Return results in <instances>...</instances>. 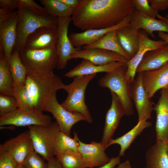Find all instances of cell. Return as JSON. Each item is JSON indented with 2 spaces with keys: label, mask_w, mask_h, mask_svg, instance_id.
Instances as JSON below:
<instances>
[{
  "label": "cell",
  "mask_w": 168,
  "mask_h": 168,
  "mask_svg": "<svg viewBox=\"0 0 168 168\" xmlns=\"http://www.w3.org/2000/svg\"><path fill=\"white\" fill-rule=\"evenodd\" d=\"M168 142H156L147 151L145 168H168Z\"/></svg>",
  "instance_id": "cell-24"
},
{
  "label": "cell",
  "mask_w": 168,
  "mask_h": 168,
  "mask_svg": "<svg viewBox=\"0 0 168 168\" xmlns=\"http://www.w3.org/2000/svg\"><path fill=\"white\" fill-rule=\"evenodd\" d=\"M18 108L17 101L13 96L0 94V115H5Z\"/></svg>",
  "instance_id": "cell-34"
},
{
  "label": "cell",
  "mask_w": 168,
  "mask_h": 168,
  "mask_svg": "<svg viewBox=\"0 0 168 168\" xmlns=\"http://www.w3.org/2000/svg\"><path fill=\"white\" fill-rule=\"evenodd\" d=\"M134 9V0H80L71 18L83 31L105 29L119 24Z\"/></svg>",
  "instance_id": "cell-1"
},
{
  "label": "cell",
  "mask_w": 168,
  "mask_h": 168,
  "mask_svg": "<svg viewBox=\"0 0 168 168\" xmlns=\"http://www.w3.org/2000/svg\"><path fill=\"white\" fill-rule=\"evenodd\" d=\"M52 123L50 116L42 112L26 111L19 109L0 117V127L9 125L17 126L47 125Z\"/></svg>",
  "instance_id": "cell-9"
},
{
  "label": "cell",
  "mask_w": 168,
  "mask_h": 168,
  "mask_svg": "<svg viewBox=\"0 0 168 168\" xmlns=\"http://www.w3.org/2000/svg\"><path fill=\"white\" fill-rule=\"evenodd\" d=\"M152 125V123L147 120L143 119L139 120L132 129L123 136L115 139L111 138L108 143L107 147L114 144L119 145L120 149L119 156H123L126 150L130 147L136 138L145 129Z\"/></svg>",
  "instance_id": "cell-27"
},
{
  "label": "cell",
  "mask_w": 168,
  "mask_h": 168,
  "mask_svg": "<svg viewBox=\"0 0 168 168\" xmlns=\"http://www.w3.org/2000/svg\"><path fill=\"white\" fill-rule=\"evenodd\" d=\"M116 31L121 47L131 59L137 53L138 49V30L129 25L123 27Z\"/></svg>",
  "instance_id": "cell-26"
},
{
  "label": "cell",
  "mask_w": 168,
  "mask_h": 168,
  "mask_svg": "<svg viewBox=\"0 0 168 168\" xmlns=\"http://www.w3.org/2000/svg\"><path fill=\"white\" fill-rule=\"evenodd\" d=\"M119 156L110 158L109 162L100 167L97 168H114L115 166L120 163V157Z\"/></svg>",
  "instance_id": "cell-41"
},
{
  "label": "cell",
  "mask_w": 168,
  "mask_h": 168,
  "mask_svg": "<svg viewBox=\"0 0 168 168\" xmlns=\"http://www.w3.org/2000/svg\"><path fill=\"white\" fill-rule=\"evenodd\" d=\"M47 161V168H63L58 159L54 156L51 158Z\"/></svg>",
  "instance_id": "cell-43"
},
{
  "label": "cell",
  "mask_w": 168,
  "mask_h": 168,
  "mask_svg": "<svg viewBox=\"0 0 168 168\" xmlns=\"http://www.w3.org/2000/svg\"><path fill=\"white\" fill-rule=\"evenodd\" d=\"M168 62V44L147 52L139 65L137 72L157 69Z\"/></svg>",
  "instance_id": "cell-25"
},
{
  "label": "cell",
  "mask_w": 168,
  "mask_h": 168,
  "mask_svg": "<svg viewBox=\"0 0 168 168\" xmlns=\"http://www.w3.org/2000/svg\"><path fill=\"white\" fill-rule=\"evenodd\" d=\"M132 15L126 17L119 24L108 28L89 29L79 33H72L68 35L69 39L73 46L80 48L82 46L91 44L99 40L107 33L116 30L125 26L130 25Z\"/></svg>",
  "instance_id": "cell-18"
},
{
  "label": "cell",
  "mask_w": 168,
  "mask_h": 168,
  "mask_svg": "<svg viewBox=\"0 0 168 168\" xmlns=\"http://www.w3.org/2000/svg\"><path fill=\"white\" fill-rule=\"evenodd\" d=\"M57 75L27 72L25 85L13 89V96L18 103V109L29 111L43 112L48 98L64 85Z\"/></svg>",
  "instance_id": "cell-2"
},
{
  "label": "cell",
  "mask_w": 168,
  "mask_h": 168,
  "mask_svg": "<svg viewBox=\"0 0 168 168\" xmlns=\"http://www.w3.org/2000/svg\"><path fill=\"white\" fill-rule=\"evenodd\" d=\"M9 64L13 89L23 86L25 83L27 71L21 61L19 52L13 50L10 55Z\"/></svg>",
  "instance_id": "cell-30"
},
{
  "label": "cell",
  "mask_w": 168,
  "mask_h": 168,
  "mask_svg": "<svg viewBox=\"0 0 168 168\" xmlns=\"http://www.w3.org/2000/svg\"><path fill=\"white\" fill-rule=\"evenodd\" d=\"M126 63L115 62L105 65H97L87 60L83 59L78 64L66 73L64 76L73 78L77 76L96 74L100 72H110Z\"/></svg>",
  "instance_id": "cell-23"
},
{
  "label": "cell",
  "mask_w": 168,
  "mask_h": 168,
  "mask_svg": "<svg viewBox=\"0 0 168 168\" xmlns=\"http://www.w3.org/2000/svg\"><path fill=\"white\" fill-rule=\"evenodd\" d=\"M158 36L162 40L166 41L168 44V34L163 32H159Z\"/></svg>",
  "instance_id": "cell-46"
},
{
  "label": "cell",
  "mask_w": 168,
  "mask_h": 168,
  "mask_svg": "<svg viewBox=\"0 0 168 168\" xmlns=\"http://www.w3.org/2000/svg\"><path fill=\"white\" fill-rule=\"evenodd\" d=\"M115 168H132L130 161L127 160L118 164Z\"/></svg>",
  "instance_id": "cell-45"
},
{
  "label": "cell",
  "mask_w": 168,
  "mask_h": 168,
  "mask_svg": "<svg viewBox=\"0 0 168 168\" xmlns=\"http://www.w3.org/2000/svg\"><path fill=\"white\" fill-rule=\"evenodd\" d=\"M111 103L107 111L105 117L102 137L100 142L106 150L110 140L112 138L117 129L122 117L125 115V112L120 100L117 95L110 91Z\"/></svg>",
  "instance_id": "cell-14"
},
{
  "label": "cell",
  "mask_w": 168,
  "mask_h": 168,
  "mask_svg": "<svg viewBox=\"0 0 168 168\" xmlns=\"http://www.w3.org/2000/svg\"><path fill=\"white\" fill-rule=\"evenodd\" d=\"M40 2L49 15L58 18L71 16L73 9L69 7L60 0H40Z\"/></svg>",
  "instance_id": "cell-32"
},
{
  "label": "cell",
  "mask_w": 168,
  "mask_h": 168,
  "mask_svg": "<svg viewBox=\"0 0 168 168\" xmlns=\"http://www.w3.org/2000/svg\"><path fill=\"white\" fill-rule=\"evenodd\" d=\"M18 18V11H15L11 17L0 24V48L8 60L16 40Z\"/></svg>",
  "instance_id": "cell-20"
},
{
  "label": "cell",
  "mask_w": 168,
  "mask_h": 168,
  "mask_svg": "<svg viewBox=\"0 0 168 168\" xmlns=\"http://www.w3.org/2000/svg\"><path fill=\"white\" fill-rule=\"evenodd\" d=\"M15 2L17 10L25 8L36 14H48L44 7H41L33 0H15Z\"/></svg>",
  "instance_id": "cell-36"
},
{
  "label": "cell",
  "mask_w": 168,
  "mask_h": 168,
  "mask_svg": "<svg viewBox=\"0 0 168 168\" xmlns=\"http://www.w3.org/2000/svg\"><path fill=\"white\" fill-rule=\"evenodd\" d=\"M18 168H24V167L22 165H19Z\"/></svg>",
  "instance_id": "cell-48"
},
{
  "label": "cell",
  "mask_w": 168,
  "mask_h": 168,
  "mask_svg": "<svg viewBox=\"0 0 168 168\" xmlns=\"http://www.w3.org/2000/svg\"><path fill=\"white\" fill-rule=\"evenodd\" d=\"M160 96L153 107L156 113L155 125L156 142H168V92L161 89Z\"/></svg>",
  "instance_id": "cell-19"
},
{
  "label": "cell",
  "mask_w": 168,
  "mask_h": 168,
  "mask_svg": "<svg viewBox=\"0 0 168 168\" xmlns=\"http://www.w3.org/2000/svg\"><path fill=\"white\" fill-rule=\"evenodd\" d=\"M18 166L10 155L0 147V168H18Z\"/></svg>",
  "instance_id": "cell-38"
},
{
  "label": "cell",
  "mask_w": 168,
  "mask_h": 168,
  "mask_svg": "<svg viewBox=\"0 0 168 168\" xmlns=\"http://www.w3.org/2000/svg\"><path fill=\"white\" fill-rule=\"evenodd\" d=\"M135 8L143 14L153 18L157 16L158 11L152 8L148 0H134Z\"/></svg>",
  "instance_id": "cell-37"
},
{
  "label": "cell",
  "mask_w": 168,
  "mask_h": 168,
  "mask_svg": "<svg viewBox=\"0 0 168 168\" xmlns=\"http://www.w3.org/2000/svg\"><path fill=\"white\" fill-rule=\"evenodd\" d=\"M142 73L143 84L151 98L158 90L168 86V62L157 69Z\"/></svg>",
  "instance_id": "cell-21"
},
{
  "label": "cell",
  "mask_w": 168,
  "mask_h": 168,
  "mask_svg": "<svg viewBox=\"0 0 168 168\" xmlns=\"http://www.w3.org/2000/svg\"></svg>",
  "instance_id": "cell-51"
},
{
  "label": "cell",
  "mask_w": 168,
  "mask_h": 168,
  "mask_svg": "<svg viewBox=\"0 0 168 168\" xmlns=\"http://www.w3.org/2000/svg\"><path fill=\"white\" fill-rule=\"evenodd\" d=\"M19 54L27 72L51 74L57 67L58 57L56 47L40 50L23 48Z\"/></svg>",
  "instance_id": "cell-6"
},
{
  "label": "cell",
  "mask_w": 168,
  "mask_h": 168,
  "mask_svg": "<svg viewBox=\"0 0 168 168\" xmlns=\"http://www.w3.org/2000/svg\"><path fill=\"white\" fill-rule=\"evenodd\" d=\"M17 10L19 18L17 36L13 50L19 52L23 48L27 37L36 30L42 27L58 26V20L57 17L49 14H36L25 8Z\"/></svg>",
  "instance_id": "cell-3"
},
{
  "label": "cell",
  "mask_w": 168,
  "mask_h": 168,
  "mask_svg": "<svg viewBox=\"0 0 168 168\" xmlns=\"http://www.w3.org/2000/svg\"><path fill=\"white\" fill-rule=\"evenodd\" d=\"M168 92V86H167V87L166 88Z\"/></svg>",
  "instance_id": "cell-50"
},
{
  "label": "cell",
  "mask_w": 168,
  "mask_h": 168,
  "mask_svg": "<svg viewBox=\"0 0 168 168\" xmlns=\"http://www.w3.org/2000/svg\"><path fill=\"white\" fill-rule=\"evenodd\" d=\"M69 7L73 9L78 5L80 0H60Z\"/></svg>",
  "instance_id": "cell-44"
},
{
  "label": "cell",
  "mask_w": 168,
  "mask_h": 168,
  "mask_svg": "<svg viewBox=\"0 0 168 168\" xmlns=\"http://www.w3.org/2000/svg\"><path fill=\"white\" fill-rule=\"evenodd\" d=\"M96 75L75 77L70 84H64L62 88L68 93L67 97L61 104L62 106L69 111L82 114L90 123L92 122V119L85 103V92L89 83Z\"/></svg>",
  "instance_id": "cell-4"
},
{
  "label": "cell",
  "mask_w": 168,
  "mask_h": 168,
  "mask_svg": "<svg viewBox=\"0 0 168 168\" xmlns=\"http://www.w3.org/2000/svg\"><path fill=\"white\" fill-rule=\"evenodd\" d=\"M14 11H8L0 8V24L6 21L11 17Z\"/></svg>",
  "instance_id": "cell-42"
},
{
  "label": "cell",
  "mask_w": 168,
  "mask_h": 168,
  "mask_svg": "<svg viewBox=\"0 0 168 168\" xmlns=\"http://www.w3.org/2000/svg\"><path fill=\"white\" fill-rule=\"evenodd\" d=\"M78 138L77 133L74 132V138H71L59 131L56 134L53 144L54 155L56 157L64 154L79 152Z\"/></svg>",
  "instance_id": "cell-28"
},
{
  "label": "cell",
  "mask_w": 168,
  "mask_h": 168,
  "mask_svg": "<svg viewBox=\"0 0 168 168\" xmlns=\"http://www.w3.org/2000/svg\"><path fill=\"white\" fill-rule=\"evenodd\" d=\"M34 151L47 161L54 157L52 146L55 136L60 131L56 122L47 125L28 126Z\"/></svg>",
  "instance_id": "cell-7"
},
{
  "label": "cell",
  "mask_w": 168,
  "mask_h": 168,
  "mask_svg": "<svg viewBox=\"0 0 168 168\" xmlns=\"http://www.w3.org/2000/svg\"><path fill=\"white\" fill-rule=\"evenodd\" d=\"M43 110L51 113L56 120L60 131L70 137L72 126L81 121H86V118L82 114L68 110L59 104L57 99L56 92L47 100Z\"/></svg>",
  "instance_id": "cell-8"
},
{
  "label": "cell",
  "mask_w": 168,
  "mask_h": 168,
  "mask_svg": "<svg viewBox=\"0 0 168 168\" xmlns=\"http://www.w3.org/2000/svg\"><path fill=\"white\" fill-rule=\"evenodd\" d=\"M63 168H86L79 152L68 153L56 157Z\"/></svg>",
  "instance_id": "cell-33"
},
{
  "label": "cell",
  "mask_w": 168,
  "mask_h": 168,
  "mask_svg": "<svg viewBox=\"0 0 168 168\" xmlns=\"http://www.w3.org/2000/svg\"><path fill=\"white\" fill-rule=\"evenodd\" d=\"M0 93L13 96V82L9 69V60L7 59L0 48Z\"/></svg>",
  "instance_id": "cell-31"
},
{
  "label": "cell",
  "mask_w": 168,
  "mask_h": 168,
  "mask_svg": "<svg viewBox=\"0 0 168 168\" xmlns=\"http://www.w3.org/2000/svg\"><path fill=\"white\" fill-rule=\"evenodd\" d=\"M157 17L160 19L161 20H162L163 21L165 22L168 25V20L164 17V16H162L158 14Z\"/></svg>",
  "instance_id": "cell-47"
},
{
  "label": "cell",
  "mask_w": 168,
  "mask_h": 168,
  "mask_svg": "<svg viewBox=\"0 0 168 168\" xmlns=\"http://www.w3.org/2000/svg\"><path fill=\"white\" fill-rule=\"evenodd\" d=\"M126 63L116 70L106 73L98 80L99 86L109 89L115 94L120 100L123 106L125 115H132L134 113L133 104L130 95L131 83L126 76Z\"/></svg>",
  "instance_id": "cell-5"
},
{
  "label": "cell",
  "mask_w": 168,
  "mask_h": 168,
  "mask_svg": "<svg viewBox=\"0 0 168 168\" xmlns=\"http://www.w3.org/2000/svg\"><path fill=\"white\" fill-rule=\"evenodd\" d=\"M142 76V72H138L130 89V96L138 113V121L150 119L154 107V103L144 87Z\"/></svg>",
  "instance_id": "cell-10"
},
{
  "label": "cell",
  "mask_w": 168,
  "mask_h": 168,
  "mask_svg": "<svg viewBox=\"0 0 168 168\" xmlns=\"http://www.w3.org/2000/svg\"><path fill=\"white\" fill-rule=\"evenodd\" d=\"M22 165L24 168H47L48 163L34 150L31 151L25 159Z\"/></svg>",
  "instance_id": "cell-35"
},
{
  "label": "cell",
  "mask_w": 168,
  "mask_h": 168,
  "mask_svg": "<svg viewBox=\"0 0 168 168\" xmlns=\"http://www.w3.org/2000/svg\"><path fill=\"white\" fill-rule=\"evenodd\" d=\"M58 18V38L56 47L58 59L57 68L58 69H62L66 67L71 54L81 49L73 46L68 35L69 25L72 21L71 16Z\"/></svg>",
  "instance_id": "cell-11"
},
{
  "label": "cell",
  "mask_w": 168,
  "mask_h": 168,
  "mask_svg": "<svg viewBox=\"0 0 168 168\" xmlns=\"http://www.w3.org/2000/svg\"><path fill=\"white\" fill-rule=\"evenodd\" d=\"M130 26L137 30H143L152 38L155 37L154 31L168 34V25L165 22L148 16L135 8L132 14Z\"/></svg>",
  "instance_id": "cell-22"
},
{
  "label": "cell",
  "mask_w": 168,
  "mask_h": 168,
  "mask_svg": "<svg viewBox=\"0 0 168 168\" xmlns=\"http://www.w3.org/2000/svg\"><path fill=\"white\" fill-rule=\"evenodd\" d=\"M164 16L165 18L166 19L168 20V13L166 15Z\"/></svg>",
  "instance_id": "cell-49"
},
{
  "label": "cell",
  "mask_w": 168,
  "mask_h": 168,
  "mask_svg": "<svg viewBox=\"0 0 168 168\" xmlns=\"http://www.w3.org/2000/svg\"><path fill=\"white\" fill-rule=\"evenodd\" d=\"M139 45L134 56L126 63V76L131 84L135 79L137 69L145 54L148 52L157 49L168 44L163 40H155L149 38L143 30H138Z\"/></svg>",
  "instance_id": "cell-12"
},
{
  "label": "cell",
  "mask_w": 168,
  "mask_h": 168,
  "mask_svg": "<svg viewBox=\"0 0 168 168\" xmlns=\"http://www.w3.org/2000/svg\"><path fill=\"white\" fill-rule=\"evenodd\" d=\"M58 38L57 27H41L27 37L23 48L40 50L54 48L56 46Z\"/></svg>",
  "instance_id": "cell-16"
},
{
  "label": "cell",
  "mask_w": 168,
  "mask_h": 168,
  "mask_svg": "<svg viewBox=\"0 0 168 168\" xmlns=\"http://www.w3.org/2000/svg\"><path fill=\"white\" fill-rule=\"evenodd\" d=\"M78 142V151L86 168L100 167L110 161V158L105 153V149L100 142L93 141L90 144H86L79 138Z\"/></svg>",
  "instance_id": "cell-15"
},
{
  "label": "cell",
  "mask_w": 168,
  "mask_h": 168,
  "mask_svg": "<svg viewBox=\"0 0 168 168\" xmlns=\"http://www.w3.org/2000/svg\"><path fill=\"white\" fill-rule=\"evenodd\" d=\"M78 58L87 60L97 65H103L115 62L126 63L128 61L116 53L100 48L81 49L71 54L70 60Z\"/></svg>",
  "instance_id": "cell-17"
},
{
  "label": "cell",
  "mask_w": 168,
  "mask_h": 168,
  "mask_svg": "<svg viewBox=\"0 0 168 168\" xmlns=\"http://www.w3.org/2000/svg\"><path fill=\"white\" fill-rule=\"evenodd\" d=\"M116 30L107 33L96 42L89 45L84 46L83 49L100 48L116 53L128 61L131 59L121 47L117 38Z\"/></svg>",
  "instance_id": "cell-29"
},
{
  "label": "cell",
  "mask_w": 168,
  "mask_h": 168,
  "mask_svg": "<svg viewBox=\"0 0 168 168\" xmlns=\"http://www.w3.org/2000/svg\"><path fill=\"white\" fill-rule=\"evenodd\" d=\"M0 147L9 154L18 165H22L27 155L34 150L29 130L6 141L0 144Z\"/></svg>",
  "instance_id": "cell-13"
},
{
  "label": "cell",
  "mask_w": 168,
  "mask_h": 168,
  "mask_svg": "<svg viewBox=\"0 0 168 168\" xmlns=\"http://www.w3.org/2000/svg\"><path fill=\"white\" fill-rule=\"evenodd\" d=\"M0 6L1 8L12 11L17 8L15 0H0Z\"/></svg>",
  "instance_id": "cell-40"
},
{
  "label": "cell",
  "mask_w": 168,
  "mask_h": 168,
  "mask_svg": "<svg viewBox=\"0 0 168 168\" xmlns=\"http://www.w3.org/2000/svg\"><path fill=\"white\" fill-rule=\"evenodd\" d=\"M151 7L155 10L164 11L168 8V0H148Z\"/></svg>",
  "instance_id": "cell-39"
}]
</instances>
